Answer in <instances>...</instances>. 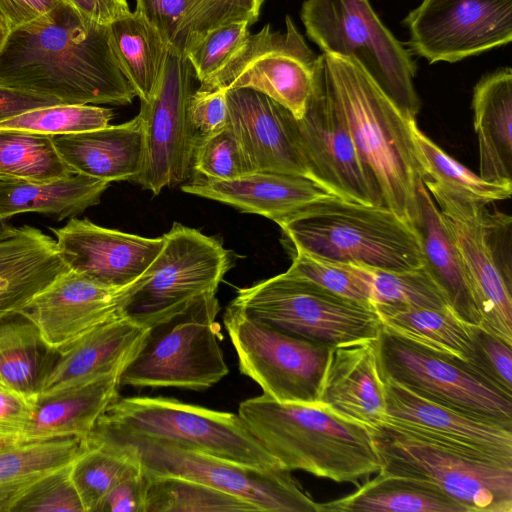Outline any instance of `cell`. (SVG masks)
Listing matches in <instances>:
<instances>
[{
    "instance_id": "9c48e42d",
    "label": "cell",
    "mask_w": 512,
    "mask_h": 512,
    "mask_svg": "<svg viewBox=\"0 0 512 512\" xmlns=\"http://www.w3.org/2000/svg\"><path fill=\"white\" fill-rule=\"evenodd\" d=\"M147 271L132 284L123 308L130 319L152 328L203 300L216 297L231 259L218 239L175 222Z\"/></svg>"
},
{
    "instance_id": "d6986e66",
    "label": "cell",
    "mask_w": 512,
    "mask_h": 512,
    "mask_svg": "<svg viewBox=\"0 0 512 512\" xmlns=\"http://www.w3.org/2000/svg\"><path fill=\"white\" fill-rule=\"evenodd\" d=\"M382 428L472 456L512 464V427L479 418L420 396L384 376Z\"/></svg>"
},
{
    "instance_id": "c3c4849f",
    "label": "cell",
    "mask_w": 512,
    "mask_h": 512,
    "mask_svg": "<svg viewBox=\"0 0 512 512\" xmlns=\"http://www.w3.org/2000/svg\"><path fill=\"white\" fill-rule=\"evenodd\" d=\"M476 375L512 398V344L473 326Z\"/></svg>"
},
{
    "instance_id": "6f0895ef",
    "label": "cell",
    "mask_w": 512,
    "mask_h": 512,
    "mask_svg": "<svg viewBox=\"0 0 512 512\" xmlns=\"http://www.w3.org/2000/svg\"><path fill=\"white\" fill-rule=\"evenodd\" d=\"M8 219H0V240L12 234L15 230L8 221Z\"/></svg>"
},
{
    "instance_id": "11a10c76",
    "label": "cell",
    "mask_w": 512,
    "mask_h": 512,
    "mask_svg": "<svg viewBox=\"0 0 512 512\" xmlns=\"http://www.w3.org/2000/svg\"><path fill=\"white\" fill-rule=\"evenodd\" d=\"M83 17L99 24L107 25L113 20L127 14V0H64Z\"/></svg>"
},
{
    "instance_id": "680465c9",
    "label": "cell",
    "mask_w": 512,
    "mask_h": 512,
    "mask_svg": "<svg viewBox=\"0 0 512 512\" xmlns=\"http://www.w3.org/2000/svg\"><path fill=\"white\" fill-rule=\"evenodd\" d=\"M19 441H21V439L7 438V437L0 436V449L11 446Z\"/></svg>"
},
{
    "instance_id": "8fae6325",
    "label": "cell",
    "mask_w": 512,
    "mask_h": 512,
    "mask_svg": "<svg viewBox=\"0 0 512 512\" xmlns=\"http://www.w3.org/2000/svg\"><path fill=\"white\" fill-rule=\"evenodd\" d=\"M217 297L194 305L186 313L151 328L134 360L120 376V386L182 388L204 391L228 373L216 321Z\"/></svg>"
},
{
    "instance_id": "ab89813d",
    "label": "cell",
    "mask_w": 512,
    "mask_h": 512,
    "mask_svg": "<svg viewBox=\"0 0 512 512\" xmlns=\"http://www.w3.org/2000/svg\"><path fill=\"white\" fill-rule=\"evenodd\" d=\"M147 477L145 512H254L249 502L203 483L176 476Z\"/></svg>"
},
{
    "instance_id": "d4e9b609",
    "label": "cell",
    "mask_w": 512,
    "mask_h": 512,
    "mask_svg": "<svg viewBox=\"0 0 512 512\" xmlns=\"http://www.w3.org/2000/svg\"><path fill=\"white\" fill-rule=\"evenodd\" d=\"M181 189L244 213L264 216L278 225L308 204L333 195L306 176L270 171L251 172L232 180H215L197 174Z\"/></svg>"
},
{
    "instance_id": "52a82bcc",
    "label": "cell",
    "mask_w": 512,
    "mask_h": 512,
    "mask_svg": "<svg viewBox=\"0 0 512 512\" xmlns=\"http://www.w3.org/2000/svg\"><path fill=\"white\" fill-rule=\"evenodd\" d=\"M300 16L323 53L356 61L407 118L416 120L421 106L416 65L369 0H305Z\"/></svg>"
},
{
    "instance_id": "44dd1931",
    "label": "cell",
    "mask_w": 512,
    "mask_h": 512,
    "mask_svg": "<svg viewBox=\"0 0 512 512\" xmlns=\"http://www.w3.org/2000/svg\"><path fill=\"white\" fill-rule=\"evenodd\" d=\"M132 284L112 288L67 270L15 314L30 320L49 347L59 349L91 329L124 315Z\"/></svg>"
},
{
    "instance_id": "f546056e",
    "label": "cell",
    "mask_w": 512,
    "mask_h": 512,
    "mask_svg": "<svg viewBox=\"0 0 512 512\" xmlns=\"http://www.w3.org/2000/svg\"><path fill=\"white\" fill-rule=\"evenodd\" d=\"M382 327L395 336L447 358L476 375L473 324L451 307H375Z\"/></svg>"
},
{
    "instance_id": "603a6c76",
    "label": "cell",
    "mask_w": 512,
    "mask_h": 512,
    "mask_svg": "<svg viewBox=\"0 0 512 512\" xmlns=\"http://www.w3.org/2000/svg\"><path fill=\"white\" fill-rule=\"evenodd\" d=\"M227 124L238 142L247 173L270 171L309 177L294 140L292 113L249 88L226 91Z\"/></svg>"
},
{
    "instance_id": "4fadbf2b",
    "label": "cell",
    "mask_w": 512,
    "mask_h": 512,
    "mask_svg": "<svg viewBox=\"0 0 512 512\" xmlns=\"http://www.w3.org/2000/svg\"><path fill=\"white\" fill-rule=\"evenodd\" d=\"M223 323L239 370L281 403L316 404L331 346L281 332L228 305Z\"/></svg>"
},
{
    "instance_id": "7c38bea8",
    "label": "cell",
    "mask_w": 512,
    "mask_h": 512,
    "mask_svg": "<svg viewBox=\"0 0 512 512\" xmlns=\"http://www.w3.org/2000/svg\"><path fill=\"white\" fill-rule=\"evenodd\" d=\"M381 469L426 481L468 512L512 511V464L472 456L387 428L375 431Z\"/></svg>"
},
{
    "instance_id": "f6af8a7d",
    "label": "cell",
    "mask_w": 512,
    "mask_h": 512,
    "mask_svg": "<svg viewBox=\"0 0 512 512\" xmlns=\"http://www.w3.org/2000/svg\"><path fill=\"white\" fill-rule=\"evenodd\" d=\"M192 169L215 180H232L247 174L238 142L228 124L212 134H198Z\"/></svg>"
},
{
    "instance_id": "ee69618b",
    "label": "cell",
    "mask_w": 512,
    "mask_h": 512,
    "mask_svg": "<svg viewBox=\"0 0 512 512\" xmlns=\"http://www.w3.org/2000/svg\"><path fill=\"white\" fill-rule=\"evenodd\" d=\"M290 255L292 264L286 271L288 274L308 280L341 297L373 306L364 265L333 262L300 252Z\"/></svg>"
},
{
    "instance_id": "7402d4cb",
    "label": "cell",
    "mask_w": 512,
    "mask_h": 512,
    "mask_svg": "<svg viewBox=\"0 0 512 512\" xmlns=\"http://www.w3.org/2000/svg\"><path fill=\"white\" fill-rule=\"evenodd\" d=\"M316 404L375 431L382 428L386 393L378 337L330 347Z\"/></svg>"
},
{
    "instance_id": "db71d44e",
    "label": "cell",
    "mask_w": 512,
    "mask_h": 512,
    "mask_svg": "<svg viewBox=\"0 0 512 512\" xmlns=\"http://www.w3.org/2000/svg\"><path fill=\"white\" fill-rule=\"evenodd\" d=\"M57 104L63 103L54 98L0 86V123L27 111Z\"/></svg>"
},
{
    "instance_id": "8992f818",
    "label": "cell",
    "mask_w": 512,
    "mask_h": 512,
    "mask_svg": "<svg viewBox=\"0 0 512 512\" xmlns=\"http://www.w3.org/2000/svg\"><path fill=\"white\" fill-rule=\"evenodd\" d=\"M94 428L171 442L259 469L282 468L238 414L175 398L119 397Z\"/></svg>"
},
{
    "instance_id": "b9f144b4",
    "label": "cell",
    "mask_w": 512,
    "mask_h": 512,
    "mask_svg": "<svg viewBox=\"0 0 512 512\" xmlns=\"http://www.w3.org/2000/svg\"><path fill=\"white\" fill-rule=\"evenodd\" d=\"M365 266V265H364ZM374 307H451L447 295L425 266L386 271L365 266Z\"/></svg>"
},
{
    "instance_id": "f1b7e54d",
    "label": "cell",
    "mask_w": 512,
    "mask_h": 512,
    "mask_svg": "<svg viewBox=\"0 0 512 512\" xmlns=\"http://www.w3.org/2000/svg\"><path fill=\"white\" fill-rule=\"evenodd\" d=\"M168 47L181 54L222 25L258 20L263 0H135Z\"/></svg>"
},
{
    "instance_id": "2e32d148",
    "label": "cell",
    "mask_w": 512,
    "mask_h": 512,
    "mask_svg": "<svg viewBox=\"0 0 512 512\" xmlns=\"http://www.w3.org/2000/svg\"><path fill=\"white\" fill-rule=\"evenodd\" d=\"M291 128L311 179L344 200L386 207L378 182L359 155L317 65L305 112L300 119L292 115Z\"/></svg>"
},
{
    "instance_id": "f5cc1de1",
    "label": "cell",
    "mask_w": 512,
    "mask_h": 512,
    "mask_svg": "<svg viewBox=\"0 0 512 512\" xmlns=\"http://www.w3.org/2000/svg\"><path fill=\"white\" fill-rule=\"evenodd\" d=\"M64 0H0V12L14 30L37 20Z\"/></svg>"
},
{
    "instance_id": "60d3db41",
    "label": "cell",
    "mask_w": 512,
    "mask_h": 512,
    "mask_svg": "<svg viewBox=\"0 0 512 512\" xmlns=\"http://www.w3.org/2000/svg\"><path fill=\"white\" fill-rule=\"evenodd\" d=\"M413 137L418 161L424 178L432 180L454 192L488 204L510 198L512 183L484 180L444 152L414 123Z\"/></svg>"
},
{
    "instance_id": "484cf974",
    "label": "cell",
    "mask_w": 512,
    "mask_h": 512,
    "mask_svg": "<svg viewBox=\"0 0 512 512\" xmlns=\"http://www.w3.org/2000/svg\"><path fill=\"white\" fill-rule=\"evenodd\" d=\"M62 160L73 174L107 183L132 179L144 158V131L139 115L103 128L53 136Z\"/></svg>"
},
{
    "instance_id": "ffe728a7",
    "label": "cell",
    "mask_w": 512,
    "mask_h": 512,
    "mask_svg": "<svg viewBox=\"0 0 512 512\" xmlns=\"http://www.w3.org/2000/svg\"><path fill=\"white\" fill-rule=\"evenodd\" d=\"M58 253L69 268L99 284L123 288L137 281L163 246V237L148 238L71 217L51 228Z\"/></svg>"
},
{
    "instance_id": "cb8c5ba5",
    "label": "cell",
    "mask_w": 512,
    "mask_h": 512,
    "mask_svg": "<svg viewBox=\"0 0 512 512\" xmlns=\"http://www.w3.org/2000/svg\"><path fill=\"white\" fill-rule=\"evenodd\" d=\"M150 330L121 315L60 347L41 394L121 375L142 349Z\"/></svg>"
},
{
    "instance_id": "681fc988",
    "label": "cell",
    "mask_w": 512,
    "mask_h": 512,
    "mask_svg": "<svg viewBox=\"0 0 512 512\" xmlns=\"http://www.w3.org/2000/svg\"><path fill=\"white\" fill-rule=\"evenodd\" d=\"M188 115L199 134H212L223 129L228 120L226 91H193L189 98Z\"/></svg>"
},
{
    "instance_id": "74e56055",
    "label": "cell",
    "mask_w": 512,
    "mask_h": 512,
    "mask_svg": "<svg viewBox=\"0 0 512 512\" xmlns=\"http://www.w3.org/2000/svg\"><path fill=\"white\" fill-rule=\"evenodd\" d=\"M87 449L72 464V479L85 512H98L103 500L120 481L141 466L126 448L86 439Z\"/></svg>"
},
{
    "instance_id": "5b68a950",
    "label": "cell",
    "mask_w": 512,
    "mask_h": 512,
    "mask_svg": "<svg viewBox=\"0 0 512 512\" xmlns=\"http://www.w3.org/2000/svg\"><path fill=\"white\" fill-rule=\"evenodd\" d=\"M423 183L463 263L479 326L512 344L511 217L432 180Z\"/></svg>"
},
{
    "instance_id": "d590c367",
    "label": "cell",
    "mask_w": 512,
    "mask_h": 512,
    "mask_svg": "<svg viewBox=\"0 0 512 512\" xmlns=\"http://www.w3.org/2000/svg\"><path fill=\"white\" fill-rule=\"evenodd\" d=\"M38 328L20 314L0 321V385L37 399L56 361Z\"/></svg>"
},
{
    "instance_id": "7bdbcfd3",
    "label": "cell",
    "mask_w": 512,
    "mask_h": 512,
    "mask_svg": "<svg viewBox=\"0 0 512 512\" xmlns=\"http://www.w3.org/2000/svg\"><path fill=\"white\" fill-rule=\"evenodd\" d=\"M111 109L92 104H57L27 111L0 123V130H19L51 136L103 128Z\"/></svg>"
},
{
    "instance_id": "f907efd6",
    "label": "cell",
    "mask_w": 512,
    "mask_h": 512,
    "mask_svg": "<svg viewBox=\"0 0 512 512\" xmlns=\"http://www.w3.org/2000/svg\"><path fill=\"white\" fill-rule=\"evenodd\" d=\"M31 399L0 385V436L24 440L36 410Z\"/></svg>"
},
{
    "instance_id": "7dc6e473",
    "label": "cell",
    "mask_w": 512,
    "mask_h": 512,
    "mask_svg": "<svg viewBox=\"0 0 512 512\" xmlns=\"http://www.w3.org/2000/svg\"><path fill=\"white\" fill-rule=\"evenodd\" d=\"M73 463L37 481L18 500L12 512H85L72 479Z\"/></svg>"
},
{
    "instance_id": "8d00e7d4",
    "label": "cell",
    "mask_w": 512,
    "mask_h": 512,
    "mask_svg": "<svg viewBox=\"0 0 512 512\" xmlns=\"http://www.w3.org/2000/svg\"><path fill=\"white\" fill-rule=\"evenodd\" d=\"M107 26L120 68L140 101L149 100L167 60L169 47L165 39L136 9Z\"/></svg>"
},
{
    "instance_id": "ac0fdd59",
    "label": "cell",
    "mask_w": 512,
    "mask_h": 512,
    "mask_svg": "<svg viewBox=\"0 0 512 512\" xmlns=\"http://www.w3.org/2000/svg\"><path fill=\"white\" fill-rule=\"evenodd\" d=\"M412 50L454 63L512 40V0H423L404 19Z\"/></svg>"
},
{
    "instance_id": "4dcf8cb0",
    "label": "cell",
    "mask_w": 512,
    "mask_h": 512,
    "mask_svg": "<svg viewBox=\"0 0 512 512\" xmlns=\"http://www.w3.org/2000/svg\"><path fill=\"white\" fill-rule=\"evenodd\" d=\"M119 374L49 394H40L24 441L86 439L108 406L119 398Z\"/></svg>"
},
{
    "instance_id": "836d02e7",
    "label": "cell",
    "mask_w": 512,
    "mask_h": 512,
    "mask_svg": "<svg viewBox=\"0 0 512 512\" xmlns=\"http://www.w3.org/2000/svg\"><path fill=\"white\" fill-rule=\"evenodd\" d=\"M109 183L81 174L49 182L0 179V219L39 213L61 221L99 204Z\"/></svg>"
},
{
    "instance_id": "4316f807",
    "label": "cell",
    "mask_w": 512,
    "mask_h": 512,
    "mask_svg": "<svg viewBox=\"0 0 512 512\" xmlns=\"http://www.w3.org/2000/svg\"><path fill=\"white\" fill-rule=\"evenodd\" d=\"M67 270L53 238L32 226L15 228L0 240V321Z\"/></svg>"
},
{
    "instance_id": "83f0119b",
    "label": "cell",
    "mask_w": 512,
    "mask_h": 512,
    "mask_svg": "<svg viewBox=\"0 0 512 512\" xmlns=\"http://www.w3.org/2000/svg\"><path fill=\"white\" fill-rule=\"evenodd\" d=\"M472 106L480 176L512 183V70L502 67L484 75L474 87Z\"/></svg>"
},
{
    "instance_id": "9f6ffc18",
    "label": "cell",
    "mask_w": 512,
    "mask_h": 512,
    "mask_svg": "<svg viewBox=\"0 0 512 512\" xmlns=\"http://www.w3.org/2000/svg\"><path fill=\"white\" fill-rule=\"evenodd\" d=\"M11 27L8 24L5 17L0 12V52L5 45L10 33H11Z\"/></svg>"
},
{
    "instance_id": "f35d334b",
    "label": "cell",
    "mask_w": 512,
    "mask_h": 512,
    "mask_svg": "<svg viewBox=\"0 0 512 512\" xmlns=\"http://www.w3.org/2000/svg\"><path fill=\"white\" fill-rule=\"evenodd\" d=\"M72 174L56 150L53 136L0 130V179L49 182Z\"/></svg>"
},
{
    "instance_id": "30bf717a",
    "label": "cell",
    "mask_w": 512,
    "mask_h": 512,
    "mask_svg": "<svg viewBox=\"0 0 512 512\" xmlns=\"http://www.w3.org/2000/svg\"><path fill=\"white\" fill-rule=\"evenodd\" d=\"M229 305L281 332L328 346L377 338L382 329L375 307L287 272L238 289Z\"/></svg>"
},
{
    "instance_id": "ba28073f",
    "label": "cell",
    "mask_w": 512,
    "mask_h": 512,
    "mask_svg": "<svg viewBox=\"0 0 512 512\" xmlns=\"http://www.w3.org/2000/svg\"><path fill=\"white\" fill-rule=\"evenodd\" d=\"M87 439L126 448L146 474L194 480L239 497L258 511L320 512L319 503L283 468L245 466L171 442L97 428Z\"/></svg>"
},
{
    "instance_id": "277c9868",
    "label": "cell",
    "mask_w": 512,
    "mask_h": 512,
    "mask_svg": "<svg viewBox=\"0 0 512 512\" xmlns=\"http://www.w3.org/2000/svg\"><path fill=\"white\" fill-rule=\"evenodd\" d=\"M279 226L290 254L397 272L425 264L418 230L387 207L329 195Z\"/></svg>"
},
{
    "instance_id": "9a60e30c",
    "label": "cell",
    "mask_w": 512,
    "mask_h": 512,
    "mask_svg": "<svg viewBox=\"0 0 512 512\" xmlns=\"http://www.w3.org/2000/svg\"><path fill=\"white\" fill-rule=\"evenodd\" d=\"M196 79L186 56L169 48L160 80L149 100L141 101L144 158L133 178L158 195L163 188L186 181L193 171L198 132L188 115Z\"/></svg>"
},
{
    "instance_id": "e0dca14e",
    "label": "cell",
    "mask_w": 512,
    "mask_h": 512,
    "mask_svg": "<svg viewBox=\"0 0 512 512\" xmlns=\"http://www.w3.org/2000/svg\"><path fill=\"white\" fill-rule=\"evenodd\" d=\"M378 354L383 375L420 396L512 427V398L457 363L383 327L378 336Z\"/></svg>"
},
{
    "instance_id": "bcb514c9",
    "label": "cell",
    "mask_w": 512,
    "mask_h": 512,
    "mask_svg": "<svg viewBox=\"0 0 512 512\" xmlns=\"http://www.w3.org/2000/svg\"><path fill=\"white\" fill-rule=\"evenodd\" d=\"M248 26L247 22H238L217 27L185 52L199 82L218 71L241 47L250 34Z\"/></svg>"
},
{
    "instance_id": "7a4b0ae2",
    "label": "cell",
    "mask_w": 512,
    "mask_h": 512,
    "mask_svg": "<svg viewBox=\"0 0 512 512\" xmlns=\"http://www.w3.org/2000/svg\"><path fill=\"white\" fill-rule=\"evenodd\" d=\"M317 66L385 206L417 227V185L424 172L412 131L416 120L407 118L356 61L323 53Z\"/></svg>"
},
{
    "instance_id": "3957f363",
    "label": "cell",
    "mask_w": 512,
    "mask_h": 512,
    "mask_svg": "<svg viewBox=\"0 0 512 512\" xmlns=\"http://www.w3.org/2000/svg\"><path fill=\"white\" fill-rule=\"evenodd\" d=\"M238 415L286 470L356 483L381 469L375 430L318 404L281 403L262 394L242 401Z\"/></svg>"
},
{
    "instance_id": "816d5d0a",
    "label": "cell",
    "mask_w": 512,
    "mask_h": 512,
    "mask_svg": "<svg viewBox=\"0 0 512 512\" xmlns=\"http://www.w3.org/2000/svg\"><path fill=\"white\" fill-rule=\"evenodd\" d=\"M147 477L142 469L114 486L98 512H145Z\"/></svg>"
},
{
    "instance_id": "5bb4252c",
    "label": "cell",
    "mask_w": 512,
    "mask_h": 512,
    "mask_svg": "<svg viewBox=\"0 0 512 512\" xmlns=\"http://www.w3.org/2000/svg\"><path fill=\"white\" fill-rule=\"evenodd\" d=\"M284 33L269 24L249 34L241 47L198 90L249 88L261 92L300 119L311 96L318 56L286 16Z\"/></svg>"
},
{
    "instance_id": "1f68e13d",
    "label": "cell",
    "mask_w": 512,
    "mask_h": 512,
    "mask_svg": "<svg viewBox=\"0 0 512 512\" xmlns=\"http://www.w3.org/2000/svg\"><path fill=\"white\" fill-rule=\"evenodd\" d=\"M419 232L424 266L444 290L453 310L466 322L480 325L463 263L443 222L440 211L423 180L417 185Z\"/></svg>"
},
{
    "instance_id": "6da1fadb",
    "label": "cell",
    "mask_w": 512,
    "mask_h": 512,
    "mask_svg": "<svg viewBox=\"0 0 512 512\" xmlns=\"http://www.w3.org/2000/svg\"><path fill=\"white\" fill-rule=\"evenodd\" d=\"M0 86L63 104H130L136 93L114 53L108 26L63 1L11 31L0 52Z\"/></svg>"
},
{
    "instance_id": "d6a6232c",
    "label": "cell",
    "mask_w": 512,
    "mask_h": 512,
    "mask_svg": "<svg viewBox=\"0 0 512 512\" xmlns=\"http://www.w3.org/2000/svg\"><path fill=\"white\" fill-rule=\"evenodd\" d=\"M356 491L319 503L320 512H468L434 485L380 469Z\"/></svg>"
},
{
    "instance_id": "e575fe53",
    "label": "cell",
    "mask_w": 512,
    "mask_h": 512,
    "mask_svg": "<svg viewBox=\"0 0 512 512\" xmlns=\"http://www.w3.org/2000/svg\"><path fill=\"white\" fill-rule=\"evenodd\" d=\"M87 447L86 439L70 436L21 440L0 449V512H12L31 486L73 463Z\"/></svg>"
}]
</instances>
